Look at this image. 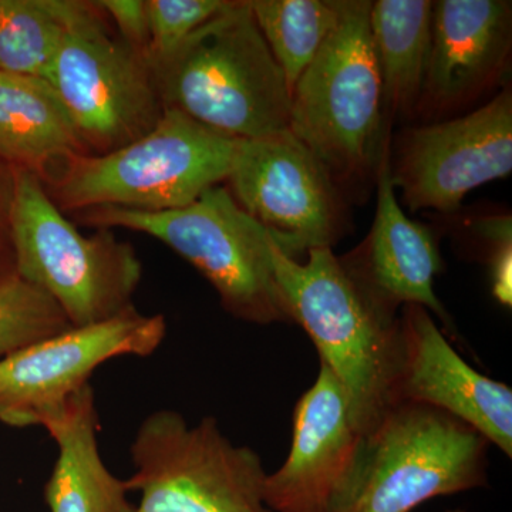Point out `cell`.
Here are the masks:
<instances>
[{
    "mask_svg": "<svg viewBox=\"0 0 512 512\" xmlns=\"http://www.w3.org/2000/svg\"><path fill=\"white\" fill-rule=\"evenodd\" d=\"M269 254L292 322L308 333L320 363L345 390L356 426L369 437L397 403L399 315L379 308L332 248L312 249L295 261L269 237Z\"/></svg>",
    "mask_w": 512,
    "mask_h": 512,
    "instance_id": "1",
    "label": "cell"
},
{
    "mask_svg": "<svg viewBox=\"0 0 512 512\" xmlns=\"http://www.w3.org/2000/svg\"><path fill=\"white\" fill-rule=\"evenodd\" d=\"M151 67L164 109L215 133L255 140L289 128L291 92L249 0H229L173 55Z\"/></svg>",
    "mask_w": 512,
    "mask_h": 512,
    "instance_id": "2",
    "label": "cell"
},
{
    "mask_svg": "<svg viewBox=\"0 0 512 512\" xmlns=\"http://www.w3.org/2000/svg\"><path fill=\"white\" fill-rule=\"evenodd\" d=\"M369 0H338V22L291 92L289 130L343 192L375 181L393 140L370 33Z\"/></svg>",
    "mask_w": 512,
    "mask_h": 512,
    "instance_id": "3",
    "label": "cell"
},
{
    "mask_svg": "<svg viewBox=\"0 0 512 512\" xmlns=\"http://www.w3.org/2000/svg\"><path fill=\"white\" fill-rule=\"evenodd\" d=\"M238 143L164 109L146 136L111 153L69 158L43 184L63 212L178 210L227 181Z\"/></svg>",
    "mask_w": 512,
    "mask_h": 512,
    "instance_id": "4",
    "label": "cell"
},
{
    "mask_svg": "<svg viewBox=\"0 0 512 512\" xmlns=\"http://www.w3.org/2000/svg\"><path fill=\"white\" fill-rule=\"evenodd\" d=\"M16 274L46 292L72 326L134 308L143 264L110 229L84 235L57 207L37 175L16 170L10 207Z\"/></svg>",
    "mask_w": 512,
    "mask_h": 512,
    "instance_id": "5",
    "label": "cell"
},
{
    "mask_svg": "<svg viewBox=\"0 0 512 512\" xmlns=\"http://www.w3.org/2000/svg\"><path fill=\"white\" fill-rule=\"evenodd\" d=\"M96 228H124L163 242L190 262L239 320L268 326L293 323L269 254V237L225 185H215L178 210L146 212L103 207L79 212Z\"/></svg>",
    "mask_w": 512,
    "mask_h": 512,
    "instance_id": "6",
    "label": "cell"
},
{
    "mask_svg": "<svg viewBox=\"0 0 512 512\" xmlns=\"http://www.w3.org/2000/svg\"><path fill=\"white\" fill-rule=\"evenodd\" d=\"M491 444L429 404H394L366 437L343 512H413L426 501L488 487Z\"/></svg>",
    "mask_w": 512,
    "mask_h": 512,
    "instance_id": "7",
    "label": "cell"
},
{
    "mask_svg": "<svg viewBox=\"0 0 512 512\" xmlns=\"http://www.w3.org/2000/svg\"><path fill=\"white\" fill-rule=\"evenodd\" d=\"M130 456L134 473L126 485L141 495L136 512H272L261 457L232 443L214 417L191 426L174 410L151 413Z\"/></svg>",
    "mask_w": 512,
    "mask_h": 512,
    "instance_id": "8",
    "label": "cell"
},
{
    "mask_svg": "<svg viewBox=\"0 0 512 512\" xmlns=\"http://www.w3.org/2000/svg\"><path fill=\"white\" fill-rule=\"evenodd\" d=\"M84 2L46 74L89 153L107 154L150 133L164 113L147 57Z\"/></svg>",
    "mask_w": 512,
    "mask_h": 512,
    "instance_id": "9",
    "label": "cell"
},
{
    "mask_svg": "<svg viewBox=\"0 0 512 512\" xmlns=\"http://www.w3.org/2000/svg\"><path fill=\"white\" fill-rule=\"evenodd\" d=\"M225 183L239 208L295 261L312 249H333L348 234L345 192L289 128L239 140Z\"/></svg>",
    "mask_w": 512,
    "mask_h": 512,
    "instance_id": "10",
    "label": "cell"
},
{
    "mask_svg": "<svg viewBox=\"0 0 512 512\" xmlns=\"http://www.w3.org/2000/svg\"><path fill=\"white\" fill-rule=\"evenodd\" d=\"M393 141V140H392ZM512 171V92L480 109L403 130L390 151V178L410 211L454 214L468 192Z\"/></svg>",
    "mask_w": 512,
    "mask_h": 512,
    "instance_id": "11",
    "label": "cell"
},
{
    "mask_svg": "<svg viewBox=\"0 0 512 512\" xmlns=\"http://www.w3.org/2000/svg\"><path fill=\"white\" fill-rule=\"evenodd\" d=\"M167 335L164 315L136 308L116 318L69 329L0 359V421L10 427L46 423L70 397L89 386L109 360L153 355Z\"/></svg>",
    "mask_w": 512,
    "mask_h": 512,
    "instance_id": "12",
    "label": "cell"
},
{
    "mask_svg": "<svg viewBox=\"0 0 512 512\" xmlns=\"http://www.w3.org/2000/svg\"><path fill=\"white\" fill-rule=\"evenodd\" d=\"M348 397L329 367L293 410L292 446L278 470L266 474L264 498L272 512H343L365 451Z\"/></svg>",
    "mask_w": 512,
    "mask_h": 512,
    "instance_id": "13",
    "label": "cell"
},
{
    "mask_svg": "<svg viewBox=\"0 0 512 512\" xmlns=\"http://www.w3.org/2000/svg\"><path fill=\"white\" fill-rule=\"evenodd\" d=\"M511 50V2H433L429 62L416 117L431 123L476 103L503 82Z\"/></svg>",
    "mask_w": 512,
    "mask_h": 512,
    "instance_id": "14",
    "label": "cell"
},
{
    "mask_svg": "<svg viewBox=\"0 0 512 512\" xmlns=\"http://www.w3.org/2000/svg\"><path fill=\"white\" fill-rule=\"evenodd\" d=\"M402 309L397 403H423L443 410L511 458V387L468 365L423 306Z\"/></svg>",
    "mask_w": 512,
    "mask_h": 512,
    "instance_id": "15",
    "label": "cell"
},
{
    "mask_svg": "<svg viewBox=\"0 0 512 512\" xmlns=\"http://www.w3.org/2000/svg\"><path fill=\"white\" fill-rule=\"evenodd\" d=\"M392 141L384 147L376 175L375 220L367 237L349 254L339 256L343 268L383 311L419 305L437 316L447 332L451 316L434 292L443 269L436 235L427 225L410 220L396 197L390 178Z\"/></svg>",
    "mask_w": 512,
    "mask_h": 512,
    "instance_id": "16",
    "label": "cell"
},
{
    "mask_svg": "<svg viewBox=\"0 0 512 512\" xmlns=\"http://www.w3.org/2000/svg\"><path fill=\"white\" fill-rule=\"evenodd\" d=\"M55 440L57 458L45 487L50 512H136L126 480L101 458L99 413L93 387H83L43 424Z\"/></svg>",
    "mask_w": 512,
    "mask_h": 512,
    "instance_id": "17",
    "label": "cell"
},
{
    "mask_svg": "<svg viewBox=\"0 0 512 512\" xmlns=\"http://www.w3.org/2000/svg\"><path fill=\"white\" fill-rule=\"evenodd\" d=\"M59 97L45 79L0 72V160L45 183L74 156L87 154Z\"/></svg>",
    "mask_w": 512,
    "mask_h": 512,
    "instance_id": "18",
    "label": "cell"
},
{
    "mask_svg": "<svg viewBox=\"0 0 512 512\" xmlns=\"http://www.w3.org/2000/svg\"><path fill=\"white\" fill-rule=\"evenodd\" d=\"M430 0H377L370 9V33L383 86L384 113L396 120L417 116L431 35Z\"/></svg>",
    "mask_w": 512,
    "mask_h": 512,
    "instance_id": "19",
    "label": "cell"
},
{
    "mask_svg": "<svg viewBox=\"0 0 512 512\" xmlns=\"http://www.w3.org/2000/svg\"><path fill=\"white\" fill-rule=\"evenodd\" d=\"M84 2L0 0V72L46 79Z\"/></svg>",
    "mask_w": 512,
    "mask_h": 512,
    "instance_id": "20",
    "label": "cell"
},
{
    "mask_svg": "<svg viewBox=\"0 0 512 512\" xmlns=\"http://www.w3.org/2000/svg\"><path fill=\"white\" fill-rule=\"evenodd\" d=\"M256 25L289 92L338 22V0H249Z\"/></svg>",
    "mask_w": 512,
    "mask_h": 512,
    "instance_id": "21",
    "label": "cell"
},
{
    "mask_svg": "<svg viewBox=\"0 0 512 512\" xmlns=\"http://www.w3.org/2000/svg\"><path fill=\"white\" fill-rule=\"evenodd\" d=\"M59 305L18 274L0 278V359L70 328Z\"/></svg>",
    "mask_w": 512,
    "mask_h": 512,
    "instance_id": "22",
    "label": "cell"
},
{
    "mask_svg": "<svg viewBox=\"0 0 512 512\" xmlns=\"http://www.w3.org/2000/svg\"><path fill=\"white\" fill-rule=\"evenodd\" d=\"M229 0H146L147 60L151 66L173 55L200 26L227 8Z\"/></svg>",
    "mask_w": 512,
    "mask_h": 512,
    "instance_id": "23",
    "label": "cell"
},
{
    "mask_svg": "<svg viewBox=\"0 0 512 512\" xmlns=\"http://www.w3.org/2000/svg\"><path fill=\"white\" fill-rule=\"evenodd\" d=\"M471 234L483 245L485 264L490 269L491 289L501 305H512L511 214H490L471 224Z\"/></svg>",
    "mask_w": 512,
    "mask_h": 512,
    "instance_id": "24",
    "label": "cell"
},
{
    "mask_svg": "<svg viewBox=\"0 0 512 512\" xmlns=\"http://www.w3.org/2000/svg\"><path fill=\"white\" fill-rule=\"evenodd\" d=\"M96 5L109 22H113L117 35L128 46L146 56L148 46L146 0H100Z\"/></svg>",
    "mask_w": 512,
    "mask_h": 512,
    "instance_id": "25",
    "label": "cell"
},
{
    "mask_svg": "<svg viewBox=\"0 0 512 512\" xmlns=\"http://www.w3.org/2000/svg\"><path fill=\"white\" fill-rule=\"evenodd\" d=\"M446 512H466V511L460 510V508H457V510H448Z\"/></svg>",
    "mask_w": 512,
    "mask_h": 512,
    "instance_id": "26",
    "label": "cell"
}]
</instances>
